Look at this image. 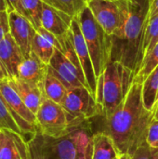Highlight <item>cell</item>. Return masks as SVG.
Instances as JSON below:
<instances>
[{
	"label": "cell",
	"instance_id": "obj_1",
	"mask_svg": "<svg viewBox=\"0 0 158 159\" xmlns=\"http://www.w3.org/2000/svg\"><path fill=\"white\" fill-rule=\"evenodd\" d=\"M104 120V132L108 134L120 156H132L146 143L149 127L154 120V112L143 102L142 84L134 80L125 102Z\"/></svg>",
	"mask_w": 158,
	"mask_h": 159
},
{
	"label": "cell",
	"instance_id": "obj_2",
	"mask_svg": "<svg viewBox=\"0 0 158 159\" xmlns=\"http://www.w3.org/2000/svg\"><path fill=\"white\" fill-rule=\"evenodd\" d=\"M93 131L91 120L70 122L61 137H51L36 129L28 142L30 159H91Z\"/></svg>",
	"mask_w": 158,
	"mask_h": 159
},
{
	"label": "cell",
	"instance_id": "obj_3",
	"mask_svg": "<svg viewBox=\"0 0 158 159\" xmlns=\"http://www.w3.org/2000/svg\"><path fill=\"white\" fill-rule=\"evenodd\" d=\"M148 19L146 0H131L130 11L122 33L112 37L113 48L111 61H118L135 75L138 74L143 61V35Z\"/></svg>",
	"mask_w": 158,
	"mask_h": 159
},
{
	"label": "cell",
	"instance_id": "obj_4",
	"mask_svg": "<svg viewBox=\"0 0 158 159\" xmlns=\"http://www.w3.org/2000/svg\"><path fill=\"white\" fill-rule=\"evenodd\" d=\"M135 73L118 61H110L97 80L95 99L103 119L125 102L135 80Z\"/></svg>",
	"mask_w": 158,
	"mask_h": 159
},
{
	"label": "cell",
	"instance_id": "obj_5",
	"mask_svg": "<svg viewBox=\"0 0 158 159\" xmlns=\"http://www.w3.org/2000/svg\"><path fill=\"white\" fill-rule=\"evenodd\" d=\"M81 32L88 46L98 80L111 61L113 39L94 19L90 9L86 7L77 18Z\"/></svg>",
	"mask_w": 158,
	"mask_h": 159
},
{
	"label": "cell",
	"instance_id": "obj_6",
	"mask_svg": "<svg viewBox=\"0 0 158 159\" xmlns=\"http://www.w3.org/2000/svg\"><path fill=\"white\" fill-rule=\"evenodd\" d=\"M131 0H88V7L102 28L112 37L118 36L128 20Z\"/></svg>",
	"mask_w": 158,
	"mask_h": 159
},
{
	"label": "cell",
	"instance_id": "obj_7",
	"mask_svg": "<svg viewBox=\"0 0 158 159\" xmlns=\"http://www.w3.org/2000/svg\"><path fill=\"white\" fill-rule=\"evenodd\" d=\"M0 95L4 99L11 115L21 129L24 139L28 143L37 129L35 115L22 102L9 78L0 80Z\"/></svg>",
	"mask_w": 158,
	"mask_h": 159
},
{
	"label": "cell",
	"instance_id": "obj_8",
	"mask_svg": "<svg viewBox=\"0 0 158 159\" xmlns=\"http://www.w3.org/2000/svg\"><path fill=\"white\" fill-rule=\"evenodd\" d=\"M61 105L66 112L69 122L91 120L97 116H102L94 95L85 87L68 89Z\"/></svg>",
	"mask_w": 158,
	"mask_h": 159
},
{
	"label": "cell",
	"instance_id": "obj_9",
	"mask_svg": "<svg viewBox=\"0 0 158 159\" xmlns=\"http://www.w3.org/2000/svg\"><path fill=\"white\" fill-rule=\"evenodd\" d=\"M35 117L37 129L51 137L62 136L70 126L68 116L61 105L46 97H44Z\"/></svg>",
	"mask_w": 158,
	"mask_h": 159
},
{
	"label": "cell",
	"instance_id": "obj_10",
	"mask_svg": "<svg viewBox=\"0 0 158 159\" xmlns=\"http://www.w3.org/2000/svg\"><path fill=\"white\" fill-rule=\"evenodd\" d=\"M48 70L63 83L67 89L85 87L90 90L83 70L74 64L59 49L55 50L48 63Z\"/></svg>",
	"mask_w": 158,
	"mask_h": 159
},
{
	"label": "cell",
	"instance_id": "obj_11",
	"mask_svg": "<svg viewBox=\"0 0 158 159\" xmlns=\"http://www.w3.org/2000/svg\"><path fill=\"white\" fill-rule=\"evenodd\" d=\"M70 36L77 54V57L80 61L84 75L86 76L87 82L89 86L91 93L96 96V89H97V78L95 75V71L93 67V63L90 58V54L86 44L84 35L81 32L80 25L77 19H74L72 22V26L70 29Z\"/></svg>",
	"mask_w": 158,
	"mask_h": 159
},
{
	"label": "cell",
	"instance_id": "obj_12",
	"mask_svg": "<svg viewBox=\"0 0 158 159\" xmlns=\"http://www.w3.org/2000/svg\"><path fill=\"white\" fill-rule=\"evenodd\" d=\"M9 13V34L20 47L24 58L32 53V44L36 33L34 25L17 11Z\"/></svg>",
	"mask_w": 158,
	"mask_h": 159
},
{
	"label": "cell",
	"instance_id": "obj_13",
	"mask_svg": "<svg viewBox=\"0 0 158 159\" xmlns=\"http://www.w3.org/2000/svg\"><path fill=\"white\" fill-rule=\"evenodd\" d=\"M73 20V18L64 14L63 12L45 3L43 4L41 27L54 34L60 40V42H61V40L66 37L70 32Z\"/></svg>",
	"mask_w": 158,
	"mask_h": 159
},
{
	"label": "cell",
	"instance_id": "obj_14",
	"mask_svg": "<svg viewBox=\"0 0 158 159\" xmlns=\"http://www.w3.org/2000/svg\"><path fill=\"white\" fill-rule=\"evenodd\" d=\"M47 68L48 65L44 63L32 52L29 56L25 57L20 64L17 78L38 87L43 90V84L47 73Z\"/></svg>",
	"mask_w": 158,
	"mask_h": 159
},
{
	"label": "cell",
	"instance_id": "obj_15",
	"mask_svg": "<svg viewBox=\"0 0 158 159\" xmlns=\"http://www.w3.org/2000/svg\"><path fill=\"white\" fill-rule=\"evenodd\" d=\"M24 56L10 34L0 42V61L8 78H17L18 69Z\"/></svg>",
	"mask_w": 158,
	"mask_h": 159
},
{
	"label": "cell",
	"instance_id": "obj_16",
	"mask_svg": "<svg viewBox=\"0 0 158 159\" xmlns=\"http://www.w3.org/2000/svg\"><path fill=\"white\" fill-rule=\"evenodd\" d=\"M60 40L51 33L40 27L36 30L32 44V52L34 53L44 63H49L56 49L61 50Z\"/></svg>",
	"mask_w": 158,
	"mask_h": 159
},
{
	"label": "cell",
	"instance_id": "obj_17",
	"mask_svg": "<svg viewBox=\"0 0 158 159\" xmlns=\"http://www.w3.org/2000/svg\"><path fill=\"white\" fill-rule=\"evenodd\" d=\"M4 133L0 159H30L28 143L21 135L6 129Z\"/></svg>",
	"mask_w": 158,
	"mask_h": 159
},
{
	"label": "cell",
	"instance_id": "obj_18",
	"mask_svg": "<svg viewBox=\"0 0 158 159\" xmlns=\"http://www.w3.org/2000/svg\"><path fill=\"white\" fill-rule=\"evenodd\" d=\"M9 80L25 105L32 113L36 115L45 97L43 90L19 78H9Z\"/></svg>",
	"mask_w": 158,
	"mask_h": 159
},
{
	"label": "cell",
	"instance_id": "obj_19",
	"mask_svg": "<svg viewBox=\"0 0 158 159\" xmlns=\"http://www.w3.org/2000/svg\"><path fill=\"white\" fill-rule=\"evenodd\" d=\"M120 157L112 138L104 131L94 133L91 159H117Z\"/></svg>",
	"mask_w": 158,
	"mask_h": 159
},
{
	"label": "cell",
	"instance_id": "obj_20",
	"mask_svg": "<svg viewBox=\"0 0 158 159\" xmlns=\"http://www.w3.org/2000/svg\"><path fill=\"white\" fill-rule=\"evenodd\" d=\"M42 0H19L15 11L28 20L37 30L41 27Z\"/></svg>",
	"mask_w": 158,
	"mask_h": 159
},
{
	"label": "cell",
	"instance_id": "obj_21",
	"mask_svg": "<svg viewBox=\"0 0 158 159\" xmlns=\"http://www.w3.org/2000/svg\"><path fill=\"white\" fill-rule=\"evenodd\" d=\"M43 91L46 98L61 104L68 89L47 68V73L43 84Z\"/></svg>",
	"mask_w": 158,
	"mask_h": 159
},
{
	"label": "cell",
	"instance_id": "obj_22",
	"mask_svg": "<svg viewBox=\"0 0 158 159\" xmlns=\"http://www.w3.org/2000/svg\"><path fill=\"white\" fill-rule=\"evenodd\" d=\"M142 97L145 107L154 112L158 103V66L143 82Z\"/></svg>",
	"mask_w": 158,
	"mask_h": 159
},
{
	"label": "cell",
	"instance_id": "obj_23",
	"mask_svg": "<svg viewBox=\"0 0 158 159\" xmlns=\"http://www.w3.org/2000/svg\"><path fill=\"white\" fill-rule=\"evenodd\" d=\"M45 4L63 12L73 19H77L88 7V0H42Z\"/></svg>",
	"mask_w": 158,
	"mask_h": 159
},
{
	"label": "cell",
	"instance_id": "obj_24",
	"mask_svg": "<svg viewBox=\"0 0 158 159\" xmlns=\"http://www.w3.org/2000/svg\"><path fill=\"white\" fill-rule=\"evenodd\" d=\"M158 43V14L147 19L144 35L142 52L144 57L156 46Z\"/></svg>",
	"mask_w": 158,
	"mask_h": 159
},
{
	"label": "cell",
	"instance_id": "obj_25",
	"mask_svg": "<svg viewBox=\"0 0 158 159\" xmlns=\"http://www.w3.org/2000/svg\"><path fill=\"white\" fill-rule=\"evenodd\" d=\"M158 66V43L156 46L144 57L141 68L135 76V81L143 84L145 79Z\"/></svg>",
	"mask_w": 158,
	"mask_h": 159
},
{
	"label": "cell",
	"instance_id": "obj_26",
	"mask_svg": "<svg viewBox=\"0 0 158 159\" xmlns=\"http://www.w3.org/2000/svg\"><path fill=\"white\" fill-rule=\"evenodd\" d=\"M0 129L10 130L23 137V133L11 115L4 99L0 95ZM24 138V137H23Z\"/></svg>",
	"mask_w": 158,
	"mask_h": 159
},
{
	"label": "cell",
	"instance_id": "obj_27",
	"mask_svg": "<svg viewBox=\"0 0 158 159\" xmlns=\"http://www.w3.org/2000/svg\"><path fill=\"white\" fill-rule=\"evenodd\" d=\"M130 159H158V148L151 147L145 143L130 156Z\"/></svg>",
	"mask_w": 158,
	"mask_h": 159
},
{
	"label": "cell",
	"instance_id": "obj_28",
	"mask_svg": "<svg viewBox=\"0 0 158 159\" xmlns=\"http://www.w3.org/2000/svg\"><path fill=\"white\" fill-rule=\"evenodd\" d=\"M146 143L154 148H158V120L154 119L149 127Z\"/></svg>",
	"mask_w": 158,
	"mask_h": 159
},
{
	"label": "cell",
	"instance_id": "obj_29",
	"mask_svg": "<svg viewBox=\"0 0 158 159\" xmlns=\"http://www.w3.org/2000/svg\"><path fill=\"white\" fill-rule=\"evenodd\" d=\"M9 13L6 10L0 14V42L9 34Z\"/></svg>",
	"mask_w": 158,
	"mask_h": 159
},
{
	"label": "cell",
	"instance_id": "obj_30",
	"mask_svg": "<svg viewBox=\"0 0 158 159\" xmlns=\"http://www.w3.org/2000/svg\"><path fill=\"white\" fill-rule=\"evenodd\" d=\"M148 3V18L158 14V0H146Z\"/></svg>",
	"mask_w": 158,
	"mask_h": 159
},
{
	"label": "cell",
	"instance_id": "obj_31",
	"mask_svg": "<svg viewBox=\"0 0 158 159\" xmlns=\"http://www.w3.org/2000/svg\"><path fill=\"white\" fill-rule=\"evenodd\" d=\"M5 1H6V3H7L8 11H15L19 0H5Z\"/></svg>",
	"mask_w": 158,
	"mask_h": 159
},
{
	"label": "cell",
	"instance_id": "obj_32",
	"mask_svg": "<svg viewBox=\"0 0 158 159\" xmlns=\"http://www.w3.org/2000/svg\"><path fill=\"white\" fill-rule=\"evenodd\" d=\"M5 78H8V75H7V74L2 62L0 61V80H3Z\"/></svg>",
	"mask_w": 158,
	"mask_h": 159
},
{
	"label": "cell",
	"instance_id": "obj_33",
	"mask_svg": "<svg viewBox=\"0 0 158 159\" xmlns=\"http://www.w3.org/2000/svg\"><path fill=\"white\" fill-rule=\"evenodd\" d=\"M6 10H8L7 9V3L5 0H0V14Z\"/></svg>",
	"mask_w": 158,
	"mask_h": 159
},
{
	"label": "cell",
	"instance_id": "obj_34",
	"mask_svg": "<svg viewBox=\"0 0 158 159\" xmlns=\"http://www.w3.org/2000/svg\"><path fill=\"white\" fill-rule=\"evenodd\" d=\"M4 137H5V133H4V129H0V150L3 144V141H4Z\"/></svg>",
	"mask_w": 158,
	"mask_h": 159
},
{
	"label": "cell",
	"instance_id": "obj_35",
	"mask_svg": "<svg viewBox=\"0 0 158 159\" xmlns=\"http://www.w3.org/2000/svg\"><path fill=\"white\" fill-rule=\"evenodd\" d=\"M154 119L158 120V104L156 106L155 111H154Z\"/></svg>",
	"mask_w": 158,
	"mask_h": 159
},
{
	"label": "cell",
	"instance_id": "obj_36",
	"mask_svg": "<svg viewBox=\"0 0 158 159\" xmlns=\"http://www.w3.org/2000/svg\"><path fill=\"white\" fill-rule=\"evenodd\" d=\"M118 159H130V156L129 155H122L119 157Z\"/></svg>",
	"mask_w": 158,
	"mask_h": 159
},
{
	"label": "cell",
	"instance_id": "obj_37",
	"mask_svg": "<svg viewBox=\"0 0 158 159\" xmlns=\"http://www.w3.org/2000/svg\"><path fill=\"white\" fill-rule=\"evenodd\" d=\"M118 158H119V157H118ZM118 158H117V159H118Z\"/></svg>",
	"mask_w": 158,
	"mask_h": 159
},
{
	"label": "cell",
	"instance_id": "obj_38",
	"mask_svg": "<svg viewBox=\"0 0 158 159\" xmlns=\"http://www.w3.org/2000/svg\"><path fill=\"white\" fill-rule=\"evenodd\" d=\"M157 104H158V103H157Z\"/></svg>",
	"mask_w": 158,
	"mask_h": 159
}]
</instances>
